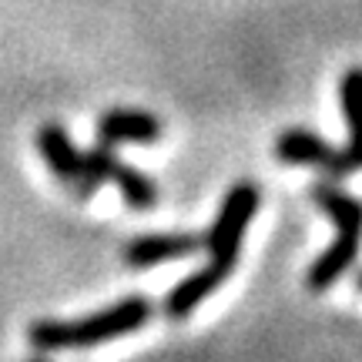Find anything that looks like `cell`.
<instances>
[{
	"label": "cell",
	"mask_w": 362,
	"mask_h": 362,
	"mask_svg": "<svg viewBox=\"0 0 362 362\" xmlns=\"http://www.w3.org/2000/svg\"><path fill=\"white\" fill-rule=\"evenodd\" d=\"M155 305L148 302V296H128L107 305V309L84 315V319H37L27 329V339L37 352H67V349H88L98 342H111V339L131 336L141 325H148Z\"/></svg>",
	"instance_id": "obj_1"
},
{
	"label": "cell",
	"mask_w": 362,
	"mask_h": 362,
	"mask_svg": "<svg viewBox=\"0 0 362 362\" xmlns=\"http://www.w3.org/2000/svg\"><path fill=\"white\" fill-rule=\"evenodd\" d=\"M312 202L325 211V218L336 225V242L325 248L319 259L312 262V269L305 272V285L312 292H325L329 285H336L346 272L356 265L362 248V202L352 198L349 192H342L329 181L312 185Z\"/></svg>",
	"instance_id": "obj_2"
},
{
	"label": "cell",
	"mask_w": 362,
	"mask_h": 362,
	"mask_svg": "<svg viewBox=\"0 0 362 362\" xmlns=\"http://www.w3.org/2000/svg\"><path fill=\"white\" fill-rule=\"evenodd\" d=\"M259 202H262V192L255 181H238L221 198L218 215H215V221H211V228L205 235V248L215 265L235 272L238 248H242L248 221L255 218V211H259Z\"/></svg>",
	"instance_id": "obj_3"
},
{
	"label": "cell",
	"mask_w": 362,
	"mask_h": 362,
	"mask_svg": "<svg viewBox=\"0 0 362 362\" xmlns=\"http://www.w3.org/2000/svg\"><path fill=\"white\" fill-rule=\"evenodd\" d=\"M84 161H88L90 181H94V185H104V181L117 185L121 198H124L134 211H148V208L158 205V185L148 178V175H141L138 168L124 165V161L111 151V144L98 141L94 148L84 151Z\"/></svg>",
	"instance_id": "obj_4"
},
{
	"label": "cell",
	"mask_w": 362,
	"mask_h": 362,
	"mask_svg": "<svg viewBox=\"0 0 362 362\" xmlns=\"http://www.w3.org/2000/svg\"><path fill=\"white\" fill-rule=\"evenodd\" d=\"M34 144H37L40 158L47 161V168L54 171V178L61 181L64 188L78 194V198H88V194L98 192V185L90 181L88 175V161H84V151L74 148V141L67 138V131L57 124V121H47L40 124L37 134H34Z\"/></svg>",
	"instance_id": "obj_5"
},
{
	"label": "cell",
	"mask_w": 362,
	"mask_h": 362,
	"mask_svg": "<svg viewBox=\"0 0 362 362\" xmlns=\"http://www.w3.org/2000/svg\"><path fill=\"white\" fill-rule=\"evenodd\" d=\"M275 158L282 165H292V168H315L329 175V178H346V155L342 148H332L322 134L305 128H288L275 138Z\"/></svg>",
	"instance_id": "obj_6"
},
{
	"label": "cell",
	"mask_w": 362,
	"mask_h": 362,
	"mask_svg": "<svg viewBox=\"0 0 362 362\" xmlns=\"http://www.w3.org/2000/svg\"><path fill=\"white\" fill-rule=\"evenodd\" d=\"M205 238L198 235H171V232H158V235H134L128 245L121 248V259L131 269H151V265H161V262H178L188 259L202 248Z\"/></svg>",
	"instance_id": "obj_7"
},
{
	"label": "cell",
	"mask_w": 362,
	"mask_h": 362,
	"mask_svg": "<svg viewBox=\"0 0 362 362\" xmlns=\"http://www.w3.org/2000/svg\"><path fill=\"white\" fill-rule=\"evenodd\" d=\"M161 131V121L138 107H111L98 117V141L104 144H155Z\"/></svg>",
	"instance_id": "obj_8"
},
{
	"label": "cell",
	"mask_w": 362,
	"mask_h": 362,
	"mask_svg": "<svg viewBox=\"0 0 362 362\" xmlns=\"http://www.w3.org/2000/svg\"><path fill=\"white\" fill-rule=\"evenodd\" d=\"M228 275H232L228 269H221V265H215V262H208L205 269H198L194 275L181 279L168 296H165V302H161L165 315L175 319V322H178V319H188V315H192V312L198 309L208 296H215V288H218Z\"/></svg>",
	"instance_id": "obj_9"
},
{
	"label": "cell",
	"mask_w": 362,
	"mask_h": 362,
	"mask_svg": "<svg viewBox=\"0 0 362 362\" xmlns=\"http://www.w3.org/2000/svg\"><path fill=\"white\" fill-rule=\"evenodd\" d=\"M339 101L349 124V144L342 148L346 171H362V67H349L339 81Z\"/></svg>",
	"instance_id": "obj_10"
},
{
	"label": "cell",
	"mask_w": 362,
	"mask_h": 362,
	"mask_svg": "<svg viewBox=\"0 0 362 362\" xmlns=\"http://www.w3.org/2000/svg\"><path fill=\"white\" fill-rule=\"evenodd\" d=\"M356 285H359V292H362V269H359V275H356Z\"/></svg>",
	"instance_id": "obj_11"
},
{
	"label": "cell",
	"mask_w": 362,
	"mask_h": 362,
	"mask_svg": "<svg viewBox=\"0 0 362 362\" xmlns=\"http://www.w3.org/2000/svg\"><path fill=\"white\" fill-rule=\"evenodd\" d=\"M27 362H47V359H40V356H37V359H27Z\"/></svg>",
	"instance_id": "obj_12"
}]
</instances>
